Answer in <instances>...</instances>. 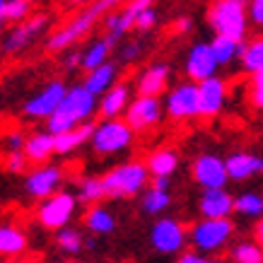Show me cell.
Returning <instances> with one entry per match:
<instances>
[{
    "mask_svg": "<svg viewBox=\"0 0 263 263\" xmlns=\"http://www.w3.org/2000/svg\"><path fill=\"white\" fill-rule=\"evenodd\" d=\"M22 152L29 164H36V167L48 164L51 157L56 155V136H51L48 130H36L32 136H27Z\"/></svg>",
    "mask_w": 263,
    "mask_h": 263,
    "instance_id": "obj_22",
    "label": "cell"
},
{
    "mask_svg": "<svg viewBox=\"0 0 263 263\" xmlns=\"http://www.w3.org/2000/svg\"><path fill=\"white\" fill-rule=\"evenodd\" d=\"M254 239L263 247V217H261V220H256V227H254Z\"/></svg>",
    "mask_w": 263,
    "mask_h": 263,
    "instance_id": "obj_47",
    "label": "cell"
},
{
    "mask_svg": "<svg viewBox=\"0 0 263 263\" xmlns=\"http://www.w3.org/2000/svg\"><path fill=\"white\" fill-rule=\"evenodd\" d=\"M147 169H150V176L152 179H172V176L179 172L181 167V155L174 150V147H157V150H152L147 155V160H145Z\"/></svg>",
    "mask_w": 263,
    "mask_h": 263,
    "instance_id": "obj_23",
    "label": "cell"
},
{
    "mask_svg": "<svg viewBox=\"0 0 263 263\" xmlns=\"http://www.w3.org/2000/svg\"><path fill=\"white\" fill-rule=\"evenodd\" d=\"M198 213L203 220H227L234 213V196L227 189H210L200 191Z\"/></svg>",
    "mask_w": 263,
    "mask_h": 263,
    "instance_id": "obj_19",
    "label": "cell"
},
{
    "mask_svg": "<svg viewBox=\"0 0 263 263\" xmlns=\"http://www.w3.org/2000/svg\"><path fill=\"white\" fill-rule=\"evenodd\" d=\"M143 53H145V44L140 39H128V41H123L119 48V56L123 63H136Z\"/></svg>",
    "mask_w": 263,
    "mask_h": 263,
    "instance_id": "obj_37",
    "label": "cell"
},
{
    "mask_svg": "<svg viewBox=\"0 0 263 263\" xmlns=\"http://www.w3.org/2000/svg\"><path fill=\"white\" fill-rule=\"evenodd\" d=\"M169 80H172L169 63H150L138 72L133 89L138 97H160L169 87Z\"/></svg>",
    "mask_w": 263,
    "mask_h": 263,
    "instance_id": "obj_18",
    "label": "cell"
},
{
    "mask_svg": "<svg viewBox=\"0 0 263 263\" xmlns=\"http://www.w3.org/2000/svg\"><path fill=\"white\" fill-rule=\"evenodd\" d=\"M72 5H89V3H92V0H70Z\"/></svg>",
    "mask_w": 263,
    "mask_h": 263,
    "instance_id": "obj_49",
    "label": "cell"
},
{
    "mask_svg": "<svg viewBox=\"0 0 263 263\" xmlns=\"http://www.w3.org/2000/svg\"><path fill=\"white\" fill-rule=\"evenodd\" d=\"M5 34H8V22L0 17V44H3V39H5Z\"/></svg>",
    "mask_w": 263,
    "mask_h": 263,
    "instance_id": "obj_48",
    "label": "cell"
},
{
    "mask_svg": "<svg viewBox=\"0 0 263 263\" xmlns=\"http://www.w3.org/2000/svg\"><path fill=\"white\" fill-rule=\"evenodd\" d=\"M147 8H155V0H128L123 8L109 12V15L102 20L104 29H106L104 36L111 41L114 46H119L121 41L126 39V34L130 32V29H136L138 15Z\"/></svg>",
    "mask_w": 263,
    "mask_h": 263,
    "instance_id": "obj_12",
    "label": "cell"
},
{
    "mask_svg": "<svg viewBox=\"0 0 263 263\" xmlns=\"http://www.w3.org/2000/svg\"><path fill=\"white\" fill-rule=\"evenodd\" d=\"M29 249L27 232L15 222H0V258L3 261H20Z\"/></svg>",
    "mask_w": 263,
    "mask_h": 263,
    "instance_id": "obj_21",
    "label": "cell"
},
{
    "mask_svg": "<svg viewBox=\"0 0 263 263\" xmlns=\"http://www.w3.org/2000/svg\"><path fill=\"white\" fill-rule=\"evenodd\" d=\"M48 22L51 20H48L46 12H36V15H32L24 22L12 24L8 34H5V39H3V44H0V53L3 56H20V53H24L48 29Z\"/></svg>",
    "mask_w": 263,
    "mask_h": 263,
    "instance_id": "obj_9",
    "label": "cell"
},
{
    "mask_svg": "<svg viewBox=\"0 0 263 263\" xmlns=\"http://www.w3.org/2000/svg\"><path fill=\"white\" fill-rule=\"evenodd\" d=\"M53 241H56V247L61 249L65 256L82 254V251H85V247L89 244V241H85V234H82L78 227H72V224L63 227V230H58L56 237H53Z\"/></svg>",
    "mask_w": 263,
    "mask_h": 263,
    "instance_id": "obj_32",
    "label": "cell"
},
{
    "mask_svg": "<svg viewBox=\"0 0 263 263\" xmlns=\"http://www.w3.org/2000/svg\"><path fill=\"white\" fill-rule=\"evenodd\" d=\"M162 116H164V102L160 97H136L130 99L123 119L136 133H145L152 130L155 126H160Z\"/></svg>",
    "mask_w": 263,
    "mask_h": 263,
    "instance_id": "obj_15",
    "label": "cell"
},
{
    "mask_svg": "<svg viewBox=\"0 0 263 263\" xmlns=\"http://www.w3.org/2000/svg\"><path fill=\"white\" fill-rule=\"evenodd\" d=\"M189 244V230L176 217L162 215L150 227V247L162 256L183 254Z\"/></svg>",
    "mask_w": 263,
    "mask_h": 263,
    "instance_id": "obj_8",
    "label": "cell"
},
{
    "mask_svg": "<svg viewBox=\"0 0 263 263\" xmlns=\"http://www.w3.org/2000/svg\"><path fill=\"white\" fill-rule=\"evenodd\" d=\"M97 109H99V97L92 95L82 82L70 85L61 109L46 121V130L51 136L68 133V130L82 126V123H89L92 116L97 114Z\"/></svg>",
    "mask_w": 263,
    "mask_h": 263,
    "instance_id": "obj_2",
    "label": "cell"
},
{
    "mask_svg": "<svg viewBox=\"0 0 263 263\" xmlns=\"http://www.w3.org/2000/svg\"><path fill=\"white\" fill-rule=\"evenodd\" d=\"M133 140H136V130L128 126L126 119H102L95 126L89 147L99 157H114L130 150Z\"/></svg>",
    "mask_w": 263,
    "mask_h": 263,
    "instance_id": "obj_5",
    "label": "cell"
},
{
    "mask_svg": "<svg viewBox=\"0 0 263 263\" xmlns=\"http://www.w3.org/2000/svg\"><path fill=\"white\" fill-rule=\"evenodd\" d=\"M244 46H247V41H237V39H232V36H220V34H215L210 39V48H213L220 68H227V65L241 61Z\"/></svg>",
    "mask_w": 263,
    "mask_h": 263,
    "instance_id": "obj_28",
    "label": "cell"
},
{
    "mask_svg": "<svg viewBox=\"0 0 263 263\" xmlns=\"http://www.w3.org/2000/svg\"><path fill=\"white\" fill-rule=\"evenodd\" d=\"M234 213L249 220H261L263 217V196L258 191H244L234 196Z\"/></svg>",
    "mask_w": 263,
    "mask_h": 263,
    "instance_id": "obj_33",
    "label": "cell"
},
{
    "mask_svg": "<svg viewBox=\"0 0 263 263\" xmlns=\"http://www.w3.org/2000/svg\"><path fill=\"white\" fill-rule=\"evenodd\" d=\"M95 126L97 123H82V126L72 128L68 133H61L56 136V155H72V152H78L80 147L89 145L92 140V133H95Z\"/></svg>",
    "mask_w": 263,
    "mask_h": 263,
    "instance_id": "obj_27",
    "label": "cell"
},
{
    "mask_svg": "<svg viewBox=\"0 0 263 263\" xmlns=\"http://www.w3.org/2000/svg\"><path fill=\"white\" fill-rule=\"evenodd\" d=\"M150 186H155V189H162V191H169V186H172V179H152Z\"/></svg>",
    "mask_w": 263,
    "mask_h": 263,
    "instance_id": "obj_46",
    "label": "cell"
},
{
    "mask_svg": "<svg viewBox=\"0 0 263 263\" xmlns=\"http://www.w3.org/2000/svg\"><path fill=\"white\" fill-rule=\"evenodd\" d=\"M104 189H106V198L111 200H126L143 196V191L150 186L152 176L147 164L140 160H128L116 164L102 176Z\"/></svg>",
    "mask_w": 263,
    "mask_h": 263,
    "instance_id": "obj_3",
    "label": "cell"
},
{
    "mask_svg": "<svg viewBox=\"0 0 263 263\" xmlns=\"http://www.w3.org/2000/svg\"><path fill=\"white\" fill-rule=\"evenodd\" d=\"M249 102L256 111H263V75H251L249 80Z\"/></svg>",
    "mask_w": 263,
    "mask_h": 263,
    "instance_id": "obj_39",
    "label": "cell"
},
{
    "mask_svg": "<svg viewBox=\"0 0 263 263\" xmlns=\"http://www.w3.org/2000/svg\"><path fill=\"white\" fill-rule=\"evenodd\" d=\"M164 114L172 121H193L200 116V102H198V85L196 82H179L167 92L164 99Z\"/></svg>",
    "mask_w": 263,
    "mask_h": 263,
    "instance_id": "obj_11",
    "label": "cell"
},
{
    "mask_svg": "<svg viewBox=\"0 0 263 263\" xmlns=\"http://www.w3.org/2000/svg\"><path fill=\"white\" fill-rule=\"evenodd\" d=\"M247 12H249V24L263 27V0H249Z\"/></svg>",
    "mask_w": 263,
    "mask_h": 263,
    "instance_id": "obj_41",
    "label": "cell"
},
{
    "mask_svg": "<svg viewBox=\"0 0 263 263\" xmlns=\"http://www.w3.org/2000/svg\"><path fill=\"white\" fill-rule=\"evenodd\" d=\"M191 176L203 191L224 189L227 181H230L224 157H220L215 152H200V155H196L191 162Z\"/></svg>",
    "mask_w": 263,
    "mask_h": 263,
    "instance_id": "obj_14",
    "label": "cell"
},
{
    "mask_svg": "<svg viewBox=\"0 0 263 263\" xmlns=\"http://www.w3.org/2000/svg\"><path fill=\"white\" fill-rule=\"evenodd\" d=\"M0 263H10V261H3V258H0Z\"/></svg>",
    "mask_w": 263,
    "mask_h": 263,
    "instance_id": "obj_53",
    "label": "cell"
},
{
    "mask_svg": "<svg viewBox=\"0 0 263 263\" xmlns=\"http://www.w3.org/2000/svg\"><path fill=\"white\" fill-rule=\"evenodd\" d=\"M75 196H78V203H82V205L87 208L99 205L106 198V189H104L102 176H85V179H80Z\"/></svg>",
    "mask_w": 263,
    "mask_h": 263,
    "instance_id": "obj_31",
    "label": "cell"
},
{
    "mask_svg": "<svg viewBox=\"0 0 263 263\" xmlns=\"http://www.w3.org/2000/svg\"><path fill=\"white\" fill-rule=\"evenodd\" d=\"M22 3H29V5H32V3H34V0H22Z\"/></svg>",
    "mask_w": 263,
    "mask_h": 263,
    "instance_id": "obj_52",
    "label": "cell"
},
{
    "mask_svg": "<svg viewBox=\"0 0 263 263\" xmlns=\"http://www.w3.org/2000/svg\"><path fill=\"white\" fill-rule=\"evenodd\" d=\"M114 44L106 36H99V39H92L87 46L82 48V70L92 72L97 68H102L104 63H109V56L114 51Z\"/></svg>",
    "mask_w": 263,
    "mask_h": 263,
    "instance_id": "obj_29",
    "label": "cell"
},
{
    "mask_svg": "<svg viewBox=\"0 0 263 263\" xmlns=\"http://www.w3.org/2000/svg\"><path fill=\"white\" fill-rule=\"evenodd\" d=\"M230 261L232 263H263V247L256 239L237 241L230 249Z\"/></svg>",
    "mask_w": 263,
    "mask_h": 263,
    "instance_id": "obj_35",
    "label": "cell"
},
{
    "mask_svg": "<svg viewBox=\"0 0 263 263\" xmlns=\"http://www.w3.org/2000/svg\"><path fill=\"white\" fill-rule=\"evenodd\" d=\"M217 68L220 65H217V58L213 53V48H210V41H196L189 48L186 58H183V72L196 85L208 80V78H215Z\"/></svg>",
    "mask_w": 263,
    "mask_h": 263,
    "instance_id": "obj_16",
    "label": "cell"
},
{
    "mask_svg": "<svg viewBox=\"0 0 263 263\" xmlns=\"http://www.w3.org/2000/svg\"><path fill=\"white\" fill-rule=\"evenodd\" d=\"M198 102H200V119H215L227 106V82L215 75L198 82Z\"/></svg>",
    "mask_w": 263,
    "mask_h": 263,
    "instance_id": "obj_17",
    "label": "cell"
},
{
    "mask_svg": "<svg viewBox=\"0 0 263 263\" xmlns=\"http://www.w3.org/2000/svg\"><path fill=\"white\" fill-rule=\"evenodd\" d=\"M208 24L220 36H232L237 41H247L249 12L244 0H215L208 10Z\"/></svg>",
    "mask_w": 263,
    "mask_h": 263,
    "instance_id": "obj_4",
    "label": "cell"
},
{
    "mask_svg": "<svg viewBox=\"0 0 263 263\" xmlns=\"http://www.w3.org/2000/svg\"><path fill=\"white\" fill-rule=\"evenodd\" d=\"M63 167L61 164H53V162H48V164H41V167L32 169V172H27L24 176V193L34 200H46L51 198L53 193L61 191V186H63Z\"/></svg>",
    "mask_w": 263,
    "mask_h": 263,
    "instance_id": "obj_13",
    "label": "cell"
},
{
    "mask_svg": "<svg viewBox=\"0 0 263 263\" xmlns=\"http://www.w3.org/2000/svg\"><path fill=\"white\" fill-rule=\"evenodd\" d=\"M65 70H82V51H70L63 61Z\"/></svg>",
    "mask_w": 263,
    "mask_h": 263,
    "instance_id": "obj_44",
    "label": "cell"
},
{
    "mask_svg": "<svg viewBox=\"0 0 263 263\" xmlns=\"http://www.w3.org/2000/svg\"><path fill=\"white\" fill-rule=\"evenodd\" d=\"M15 263H39V261H32V258H20V261H15Z\"/></svg>",
    "mask_w": 263,
    "mask_h": 263,
    "instance_id": "obj_50",
    "label": "cell"
},
{
    "mask_svg": "<svg viewBox=\"0 0 263 263\" xmlns=\"http://www.w3.org/2000/svg\"><path fill=\"white\" fill-rule=\"evenodd\" d=\"M157 20H160V15H157V10L155 8H147V10H143L140 15H138V20H136V29L138 32H152L155 27H157Z\"/></svg>",
    "mask_w": 263,
    "mask_h": 263,
    "instance_id": "obj_40",
    "label": "cell"
},
{
    "mask_svg": "<svg viewBox=\"0 0 263 263\" xmlns=\"http://www.w3.org/2000/svg\"><path fill=\"white\" fill-rule=\"evenodd\" d=\"M5 3H8V0H0V17H3V10H5Z\"/></svg>",
    "mask_w": 263,
    "mask_h": 263,
    "instance_id": "obj_51",
    "label": "cell"
},
{
    "mask_svg": "<svg viewBox=\"0 0 263 263\" xmlns=\"http://www.w3.org/2000/svg\"><path fill=\"white\" fill-rule=\"evenodd\" d=\"M239 63L249 75H263V36L247 41Z\"/></svg>",
    "mask_w": 263,
    "mask_h": 263,
    "instance_id": "obj_34",
    "label": "cell"
},
{
    "mask_svg": "<svg viewBox=\"0 0 263 263\" xmlns=\"http://www.w3.org/2000/svg\"><path fill=\"white\" fill-rule=\"evenodd\" d=\"M82 224H85V230L89 234H95V237H106V234H111L116 230V215H114L111 210L106 205H92L87 208V213L82 217Z\"/></svg>",
    "mask_w": 263,
    "mask_h": 263,
    "instance_id": "obj_26",
    "label": "cell"
},
{
    "mask_svg": "<svg viewBox=\"0 0 263 263\" xmlns=\"http://www.w3.org/2000/svg\"><path fill=\"white\" fill-rule=\"evenodd\" d=\"M78 196L70 191H58L51 198L41 200L36 208V222L48 232H58L72 222L78 213Z\"/></svg>",
    "mask_w": 263,
    "mask_h": 263,
    "instance_id": "obj_7",
    "label": "cell"
},
{
    "mask_svg": "<svg viewBox=\"0 0 263 263\" xmlns=\"http://www.w3.org/2000/svg\"><path fill=\"white\" fill-rule=\"evenodd\" d=\"M224 164H227V174H230V181H249L254 176L263 174V157L256 155V152L249 150H234L224 157Z\"/></svg>",
    "mask_w": 263,
    "mask_h": 263,
    "instance_id": "obj_20",
    "label": "cell"
},
{
    "mask_svg": "<svg viewBox=\"0 0 263 263\" xmlns=\"http://www.w3.org/2000/svg\"><path fill=\"white\" fill-rule=\"evenodd\" d=\"M126 3L128 0H92V3L85 5L78 15H72L65 24H61L56 32L48 34L46 51L58 53V51H65V48L75 46V44H78L82 36H87V34L92 32V29H95L97 24L102 22L109 12L123 8Z\"/></svg>",
    "mask_w": 263,
    "mask_h": 263,
    "instance_id": "obj_1",
    "label": "cell"
},
{
    "mask_svg": "<svg viewBox=\"0 0 263 263\" xmlns=\"http://www.w3.org/2000/svg\"><path fill=\"white\" fill-rule=\"evenodd\" d=\"M234 232H237V224L232 217L227 220H203L200 217L189 230V244L198 254H217L224 247H230V241L234 239Z\"/></svg>",
    "mask_w": 263,
    "mask_h": 263,
    "instance_id": "obj_6",
    "label": "cell"
},
{
    "mask_svg": "<svg viewBox=\"0 0 263 263\" xmlns=\"http://www.w3.org/2000/svg\"><path fill=\"white\" fill-rule=\"evenodd\" d=\"M169 205H172V193L155 189V186L145 189L140 196V210L150 217H162L169 210Z\"/></svg>",
    "mask_w": 263,
    "mask_h": 263,
    "instance_id": "obj_30",
    "label": "cell"
},
{
    "mask_svg": "<svg viewBox=\"0 0 263 263\" xmlns=\"http://www.w3.org/2000/svg\"><path fill=\"white\" fill-rule=\"evenodd\" d=\"M24 143H27V136H24L22 130H10L8 136H5V152L22 150Z\"/></svg>",
    "mask_w": 263,
    "mask_h": 263,
    "instance_id": "obj_42",
    "label": "cell"
},
{
    "mask_svg": "<svg viewBox=\"0 0 263 263\" xmlns=\"http://www.w3.org/2000/svg\"><path fill=\"white\" fill-rule=\"evenodd\" d=\"M176 263H224V261H220V258H208L205 254H198V251H183V254H179Z\"/></svg>",
    "mask_w": 263,
    "mask_h": 263,
    "instance_id": "obj_43",
    "label": "cell"
},
{
    "mask_svg": "<svg viewBox=\"0 0 263 263\" xmlns=\"http://www.w3.org/2000/svg\"><path fill=\"white\" fill-rule=\"evenodd\" d=\"M27 157H24L22 150L17 152H5V157H3V169L10 172V174H22L24 169H27Z\"/></svg>",
    "mask_w": 263,
    "mask_h": 263,
    "instance_id": "obj_38",
    "label": "cell"
},
{
    "mask_svg": "<svg viewBox=\"0 0 263 263\" xmlns=\"http://www.w3.org/2000/svg\"><path fill=\"white\" fill-rule=\"evenodd\" d=\"M193 27V22H191V17H181V20H179V22H176V32L179 34H183V32H189V29H191Z\"/></svg>",
    "mask_w": 263,
    "mask_h": 263,
    "instance_id": "obj_45",
    "label": "cell"
},
{
    "mask_svg": "<svg viewBox=\"0 0 263 263\" xmlns=\"http://www.w3.org/2000/svg\"><path fill=\"white\" fill-rule=\"evenodd\" d=\"M128 104H130V85L128 82H119L116 87H111L104 97H99L97 114L102 119H121L126 114Z\"/></svg>",
    "mask_w": 263,
    "mask_h": 263,
    "instance_id": "obj_24",
    "label": "cell"
},
{
    "mask_svg": "<svg viewBox=\"0 0 263 263\" xmlns=\"http://www.w3.org/2000/svg\"><path fill=\"white\" fill-rule=\"evenodd\" d=\"M65 95H68V85L63 80H51L44 87L32 95L22 106V114L32 121H48L53 114L61 109Z\"/></svg>",
    "mask_w": 263,
    "mask_h": 263,
    "instance_id": "obj_10",
    "label": "cell"
},
{
    "mask_svg": "<svg viewBox=\"0 0 263 263\" xmlns=\"http://www.w3.org/2000/svg\"><path fill=\"white\" fill-rule=\"evenodd\" d=\"M32 17V5L29 3H22V0H8L5 3V10H3V20L8 24H20L24 20Z\"/></svg>",
    "mask_w": 263,
    "mask_h": 263,
    "instance_id": "obj_36",
    "label": "cell"
},
{
    "mask_svg": "<svg viewBox=\"0 0 263 263\" xmlns=\"http://www.w3.org/2000/svg\"><path fill=\"white\" fill-rule=\"evenodd\" d=\"M82 85H85L95 97H104L111 87L119 85V65L114 63V61L104 63L102 68L87 72L85 80H82Z\"/></svg>",
    "mask_w": 263,
    "mask_h": 263,
    "instance_id": "obj_25",
    "label": "cell"
}]
</instances>
